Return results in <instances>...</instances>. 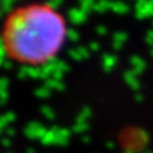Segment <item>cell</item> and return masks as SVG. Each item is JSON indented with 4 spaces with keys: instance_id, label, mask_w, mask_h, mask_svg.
Returning <instances> with one entry per match:
<instances>
[{
    "instance_id": "cell-1",
    "label": "cell",
    "mask_w": 153,
    "mask_h": 153,
    "mask_svg": "<svg viewBox=\"0 0 153 153\" xmlns=\"http://www.w3.org/2000/svg\"><path fill=\"white\" fill-rule=\"evenodd\" d=\"M66 37L64 17L47 4H28L14 9L4 21L1 44L7 56L19 64L49 63Z\"/></svg>"
}]
</instances>
